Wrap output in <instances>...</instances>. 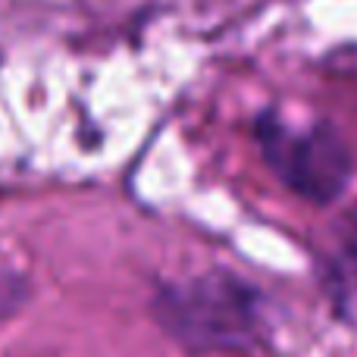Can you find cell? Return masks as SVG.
<instances>
[{
	"label": "cell",
	"mask_w": 357,
	"mask_h": 357,
	"mask_svg": "<svg viewBox=\"0 0 357 357\" xmlns=\"http://www.w3.org/2000/svg\"><path fill=\"white\" fill-rule=\"evenodd\" d=\"M151 314L191 354L238 351L264 329V298L232 273H204L163 285L151 301Z\"/></svg>",
	"instance_id": "obj_1"
},
{
	"label": "cell",
	"mask_w": 357,
	"mask_h": 357,
	"mask_svg": "<svg viewBox=\"0 0 357 357\" xmlns=\"http://www.w3.org/2000/svg\"><path fill=\"white\" fill-rule=\"evenodd\" d=\"M257 142L279 182L310 204H333L351 182V151L326 123L291 126L276 113H264Z\"/></svg>",
	"instance_id": "obj_2"
}]
</instances>
